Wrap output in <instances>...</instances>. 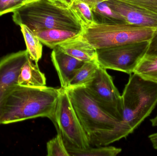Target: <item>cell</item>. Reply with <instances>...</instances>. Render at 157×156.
Segmentation results:
<instances>
[{"label":"cell","mask_w":157,"mask_h":156,"mask_svg":"<svg viewBox=\"0 0 157 156\" xmlns=\"http://www.w3.org/2000/svg\"><path fill=\"white\" fill-rule=\"evenodd\" d=\"M66 89L90 146H108L129 135L122 122L103 111L84 87Z\"/></svg>","instance_id":"1"},{"label":"cell","mask_w":157,"mask_h":156,"mask_svg":"<svg viewBox=\"0 0 157 156\" xmlns=\"http://www.w3.org/2000/svg\"><path fill=\"white\" fill-rule=\"evenodd\" d=\"M59 89L17 85L7 96L0 117V125L23 122L38 117L51 120Z\"/></svg>","instance_id":"2"},{"label":"cell","mask_w":157,"mask_h":156,"mask_svg":"<svg viewBox=\"0 0 157 156\" xmlns=\"http://www.w3.org/2000/svg\"><path fill=\"white\" fill-rule=\"evenodd\" d=\"M14 23L36 32L48 29L82 32L83 26L71 6L50 0H38L13 12Z\"/></svg>","instance_id":"3"},{"label":"cell","mask_w":157,"mask_h":156,"mask_svg":"<svg viewBox=\"0 0 157 156\" xmlns=\"http://www.w3.org/2000/svg\"><path fill=\"white\" fill-rule=\"evenodd\" d=\"M122 96L123 125L131 134L149 116L157 104V83L135 73L130 75Z\"/></svg>","instance_id":"4"},{"label":"cell","mask_w":157,"mask_h":156,"mask_svg":"<svg viewBox=\"0 0 157 156\" xmlns=\"http://www.w3.org/2000/svg\"><path fill=\"white\" fill-rule=\"evenodd\" d=\"M157 29L126 22L99 24L93 22L83 28L81 35L96 49L149 41Z\"/></svg>","instance_id":"5"},{"label":"cell","mask_w":157,"mask_h":156,"mask_svg":"<svg viewBox=\"0 0 157 156\" xmlns=\"http://www.w3.org/2000/svg\"><path fill=\"white\" fill-rule=\"evenodd\" d=\"M65 146L80 149L90 147L66 89H59V97L51 119Z\"/></svg>","instance_id":"6"},{"label":"cell","mask_w":157,"mask_h":156,"mask_svg":"<svg viewBox=\"0 0 157 156\" xmlns=\"http://www.w3.org/2000/svg\"><path fill=\"white\" fill-rule=\"evenodd\" d=\"M148 45L149 41H144L96 49L97 60L105 69L131 75L146 54Z\"/></svg>","instance_id":"7"},{"label":"cell","mask_w":157,"mask_h":156,"mask_svg":"<svg viewBox=\"0 0 157 156\" xmlns=\"http://www.w3.org/2000/svg\"><path fill=\"white\" fill-rule=\"evenodd\" d=\"M83 87L103 111L117 121L122 122V96L107 70L100 66L95 77Z\"/></svg>","instance_id":"8"},{"label":"cell","mask_w":157,"mask_h":156,"mask_svg":"<svg viewBox=\"0 0 157 156\" xmlns=\"http://www.w3.org/2000/svg\"><path fill=\"white\" fill-rule=\"evenodd\" d=\"M29 57L27 50H24L0 59V117L6 100L17 85L19 72Z\"/></svg>","instance_id":"9"},{"label":"cell","mask_w":157,"mask_h":156,"mask_svg":"<svg viewBox=\"0 0 157 156\" xmlns=\"http://www.w3.org/2000/svg\"><path fill=\"white\" fill-rule=\"evenodd\" d=\"M106 2L126 23L157 29V15L155 14L121 0H106Z\"/></svg>","instance_id":"10"},{"label":"cell","mask_w":157,"mask_h":156,"mask_svg":"<svg viewBox=\"0 0 157 156\" xmlns=\"http://www.w3.org/2000/svg\"><path fill=\"white\" fill-rule=\"evenodd\" d=\"M51 57L58 73L61 88L67 89L70 82L84 62L66 54L58 46L53 49Z\"/></svg>","instance_id":"11"},{"label":"cell","mask_w":157,"mask_h":156,"mask_svg":"<svg viewBox=\"0 0 157 156\" xmlns=\"http://www.w3.org/2000/svg\"><path fill=\"white\" fill-rule=\"evenodd\" d=\"M57 46L64 53L83 62L98 60L97 49L84 39L81 34Z\"/></svg>","instance_id":"12"},{"label":"cell","mask_w":157,"mask_h":156,"mask_svg":"<svg viewBox=\"0 0 157 156\" xmlns=\"http://www.w3.org/2000/svg\"><path fill=\"white\" fill-rule=\"evenodd\" d=\"M17 85L28 86H43L46 85V78L39 67L37 63L29 56L19 72Z\"/></svg>","instance_id":"13"},{"label":"cell","mask_w":157,"mask_h":156,"mask_svg":"<svg viewBox=\"0 0 157 156\" xmlns=\"http://www.w3.org/2000/svg\"><path fill=\"white\" fill-rule=\"evenodd\" d=\"M81 32L53 28L40 30L34 33L42 44L53 49L61 43L79 35Z\"/></svg>","instance_id":"14"},{"label":"cell","mask_w":157,"mask_h":156,"mask_svg":"<svg viewBox=\"0 0 157 156\" xmlns=\"http://www.w3.org/2000/svg\"><path fill=\"white\" fill-rule=\"evenodd\" d=\"M100 67L98 60L84 62L70 82L67 89L85 86L95 77Z\"/></svg>","instance_id":"15"},{"label":"cell","mask_w":157,"mask_h":156,"mask_svg":"<svg viewBox=\"0 0 157 156\" xmlns=\"http://www.w3.org/2000/svg\"><path fill=\"white\" fill-rule=\"evenodd\" d=\"M94 22L99 24L126 22L122 17L108 5L106 1L97 4L91 9Z\"/></svg>","instance_id":"16"},{"label":"cell","mask_w":157,"mask_h":156,"mask_svg":"<svg viewBox=\"0 0 157 156\" xmlns=\"http://www.w3.org/2000/svg\"><path fill=\"white\" fill-rule=\"evenodd\" d=\"M20 27L26 46V50L30 59L38 63L42 57V43L32 30L23 25Z\"/></svg>","instance_id":"17"},{"label":"cell","mask_w":157,"mask_h":156,"mask_svg":"<svg viewBox=\"0 0 157 156\" xmlns=\"http://www.w3.org/2000/svg\"><path fill=\"white\" fill-rule=\"evenodd\" d=\"M133 73L144 79L157 83V56L145 54L135 69Z\"/></svg>","instance_id":"18"},{"label":"cell","mask_w":157,"mask_h":156,"mask_svg":"<svg viewBox=\"0 0 157 156\" xmlns=\"http://www.w3.org/2000/svg\"><path fill=\"white\" fill-rule=\"evenodd\" d=\"M65 147L70 156H115L122 151L121 148L108 146L96 147L90 146L86 149Z\"/></svg>","instance_id":"19"},{"label":"cell","mask_w":157,"mask_h":156,"mask_svg":"<svg viewBox=\"0 0 157 156\" xmlns=\"http://www.w3.org/2000/svg\"><path fill=\"white\" fill-rule=\"evenodd\" d=\"M71 7L78 17L83 28L94 22L91 9L86 3L80 0H73Z\"/></svg>","instance_id":"20"},{"label":"cell","mask_w":157,"mask_h":156,"mask_svg":"<svg viewBox=\"0 0 157 156\" xmlns=\"http://www.w3.org/2000/svg\"><path fill=\"white\" fill-rule=\"evenodd\" d=\"M48 156H70L66 149L63 138L58 133L56 137L50 140L47 144Z\"/></svg>","instance_id":"21"},{"label":"cell","mask_w":157,"mask_h":156,"mask_svg":"<svg viewBox=\"0 0 157 156\" xmlns=\"http://www.w3.org/2000/svg\"><path fill=\"white\" fill-rule=\"evenodd\" d=\"M157 15V0H121Z\"/></svg>","instance_id":"22"},{"label":"cell","mask_w":157,"mask_h":156,"mask_svg":"<svg viewBox=\"0 0 157 156\" xmlns=\"http://www.w3.org/2000/svg\"><path fill=\"white\" fill-rule=\"evenodd\" d=\"M37 1L38 0H12L7 10V13H13L15 10L24 5Z\"/></svg>","instance_id":"23"},{"label":"cell","mask_w":157,"mask_h":156,"mask_svg":"<svg viewBox=\"0 0 157 156\" xmlns=\"http://www.w3.org/2000/svg\"><path fill=\"white\" fill-rule=\"evenodd\" d=\"M146 55L157 56V31L149 41V45Z\"/></svg>","instance_id":"24"},{"label":"cell","mask_w":157,"mask_h":156,"mask_svg":"<svg viewBox=\"0 0 157 156\" xmlns=\"http://www.w3.org/2000/svg\"><path fill=\"white\" fill-rule=\"evenodd\" d=\"M12 0H0V16L7 13V10Z\"/></svg>","instance_id":"25"},{"label":"cell","mask_w":157,"mask_h":156,"mask_svg":"<svg viewBox=\"0 0 157 156\" xmlns=\"http://www.w3.org/2000/svg\"><path fill=\"white\" fill-rule=\"evenodd\" d=\"M80 1L86 3L90 7V9L93 8L97 4L100 2H103L106 0H80Z\"/></svg>","instance_id":"26"},{"label":"cell","mask_w":157,"mask_h":156,"mask_svg":"<svg viewBox=\"0 0 157 156\" xmlns=\"http://www.w3.org/2000/svg\"><path fill=\"white\" fill-rule=\"evenodd\" d=\"M148 138L152 143L153 147L157 150V133L150 135Z\"/></svg>","instance_id":"27"},{"label":"cell","mask_w":157,"mask_h":156,"mask_svg":"<svg viewBox=\"0 0 157 156\" xmlns=\"http://www.w3.org/2000/svg\"><path fill=\"white\" fill-rule=\"evenodd\" d=\"M151 123H152V126L154 127H157V115L155 118H153L150 120Z\"/></svg>","instance_id":"28"},{"label":"cell","mask_w":157,"mask_h":156,"mask_svg":"<svg viewBox=\"0 0 157 156\" xmlns=\"http://www.w3.org/2000/svg\"><path fill=\"white\" fill-rule=\"evenodd\" d=\"M63 1H64V3L66 5L70 6H71L73 2V0H63Z\"/></svg>","instance_id":"29"},{"label":"cell","mask_w":157,"mask_h":156,"mask_svg":"<svg viewBox=\"0 0 157 156\" xmlns=\"http://www.w3.org/2000/svg\"><path fill=\"white\" fill-rule=\"evenodd\" d=\"M50 1H53V2H56L59 3L66 4L64 3L63 0H50Z\"/></svg>","instance_id":"30"}]
</instances>
